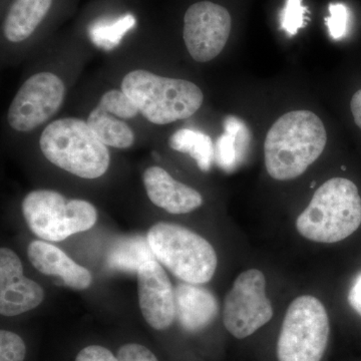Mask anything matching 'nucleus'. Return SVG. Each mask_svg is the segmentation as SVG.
Returning a JSON list of instances; mask_svg holds the SVG:
<instances>
[{"instance_id":"nucleus-20","label":"nucleus","mask_w":361,"mask_h":361,"mask_svg":"<svg viewBox=\"0 0 361 361\" xmlns=\"http://www.w3.org/2000/svg\"><path fill=\"white\" fill-rule=\"evenodd\" d=\"M171 149L189 154L203 172H208L215 161V146L212 139L200 130L180 129L169 140Z\"/></svg>"},{"instance_id":"nucleus-16","label":"nucleus","mask_w":361,"mask_h":361,"mask_svg":"<svg viewBox=\"0 0 361 361\" xmlns=\"http://www.w3.org/2000/svg\"><path fill=\"white\" fill-rule=\"evenodd\" d=\"M52 0H14L4 21V35L9 42H20L30 37L44 20Z\"/></svg>"},{"instance_id":"nucleus-15","label":"nucleus","mask_w":361,"mask_h":361,"mask_svg":"<svg viewBox=\"0 0 361 361\" xmlns=\"http://www.w3.org/2000/svg\"><path fill=\"white\" fill-rule=\"evenodd\" d=\"M198 285L183 282L175 289L176 319L189 334L207 329L219 313L217 298L212 292Z\"/></svg>"},{"instance_id":"nucleus-23","label":"nucleus","mask_w":361,"mask_h":361,"mask_svg":"<svg viewBox=\"0 0 361 361\" xmlns=\"http://www.w3.org/2000/svg\"><path fill=\"white\" fill-rule=\"evenodd\" d=\"M303 0H287L281 16V28L293 37L305 25V14L307 9L303 6Z\"/></svg>"},{"instance_id":"nucleus-13","label":"nucleus","mask_w":361,"mask_h":361,"mask_svg":"<svg viewBox=\"0 0 361 361\" xmlns=\"http://www.w3.org/2000/svg\"><path fill=\"white\" fill-rule=\"evenodd\" d=\"M142 180L152 203L169 213H190L203 204V197L197 190L178 182L157 166L145 171Z\"/></svg>"},{"instance_id":"nucleus-18","label":"nucleus","mask_w":361,"mask_h":361,"mask_svg":"<svg viewBox=\"0 0 361 361\" xmlns=\"http://www.w3.org/2000/svg\"><path fill=\"white\" fill-rule=\"evenodd\" d=\"M157 260L149 247L148 238L135 236L123 237L118 240L110 249L106 257V265L116 272L135 273L142 265Z\"/></svg>"},{"instance_id":"nucleus-26","label":"nucleus","mask_w":361,"mask_h":361,"mask_svg":"<svg viewBox=\"0 0 361 361\" xmlns=\"http://www.w3.org/2000/svg\"><path fill=\"white\" fill-rule=\"evenodd\" d=\"M118 361H159L156 355L146 346L137 343H128L118 349Z\"/></svg>"},{"instance_id":"nucleus-1","label":"nucleus","mask_w":361,"mask_h":361,"mask_svg":"<svg viewBox=\"0 0 361 361\" xmlns=\"http://www.w3.org/2000/svg\"><path fill=\"white\" fill-rule=\"evenodd\" d=\"M326 142V130L314 113L289 111L273 123L266 135V170L275 180L296 179L322 156Z\"/></svg>"},{"instance_id":"nucleus-3","label":"nucleus","mask_w":361,"mask_h":361,"mask_svg":"<svg viewBox=\"0 0 361 361\" xmlns=\"http://www.w3.org/2000/svg\"><path fill=\"white\" fill-rule=\"evenodd\" d=\"M129 96L149 122L168 125L186 120L201 108L204 94L198 85L186 80L160 77L151 71H130L122 82Z\"/></svg>"},{"instance_id":"nucleus-12","label":"nucleus","mask_w":361,"mask_h":361,"mask_svg":"<svg viewBox=\"0 0 361 361\" xmlns=\"http://www.w3.org/2000/svg\"><path fill=\"white\" fill-rule=\"evenodd\" d=\"M44 291L37 282L23 275L20 257L8 248L0 250V313L23 314L44 301Z\"/></svg>"},{"instance_id":"nucleus-25","label":"nucleus","mask_w":361,"mask_h":361,"mask_svg":"<svg viewBox=\"0 0 361 361\" xmlns=\"http://www.w3.org/2000/svg\"><path fill=\"white\" fill-rule=\"evenodd\" d=\"M330 16L326 18V25L330 37L339 39L345 35L348 25V9L342 4H332L329 6Z\"/></svg>"},{"instance_id":"nucleus-21","label":"nucleus","mask_w":361,"mask_h":361,"mask_svg":"<svg viewBox=\"0 0 361 361\" xmlns=\"http://www.w3.org/2000/svg\"><path fill=\"white\" fill-rule=\"evenodd\" d=\"M135 25L133 14H126L116 20H99L90 26V39L97 47L109 51L118 47L126 33Z\"/></svg>"},{"instance_id":"nucleus-4","label":"nucleus","mask_w":361,"mask_h":361,"mask_svg":"<svg viewBox=\"0 0 361 361\" xmlns=\"http://www.w3.org/2000/svg\"><path fill=\"white\" fill-rule=\"evenodd\" d=\"M39 146L45 158L56 167L84 179L102 177L110 167V152L87 122L65 118L49 123Z\"/></svg>"},{"instance_id":"nucleus-28","label":"nucleus","mask_w":361,"mask_h":361,"mask_svg":"<svg viewBox=\"0 0 361 361\" xmlns=\"http://www.w3.org/2000/svg\"><path fill=\"white\" fill-rule=\"evenodd\" d=\"M348 301L351 307H353L358 314L361 315V276L358 277L355 283L353 284V288L350 289L348 295Z\"/></svg>"},{"instance_id":"nucleus-2","label":"nucleus","mask_w":361,"mask_h":361,"mask_svg":"<svg viewBox=\"0 0 361 361\" xmlns=\"http://www.w3.org/2000/svg\"><path fill=\"white\" fill-rule=\"evenodd\" d=\"M361 224V198L353 180L332 178L318 188L296 220L301 236L317 243H337Z\"/></svg>"},{"instance_id":"nucleus-6","label":"nucleus","mask_w":361,"mask_h":361,"mask_svg":"<svg viewBox=\"0 0 361 361\" xmlns=\"http://www.w3.org/2000/svg\"><path fill=\"white\" fill-rule=\"evenodd\" d=\"M330 334L329 314L314 296L297 297L289 305L277 341L278 361H320Z\"/></svg>"},{"instance_id":"nucleus-29","label":"nucleus","mask_w":361,"mask_h":361,"mask_svg":"<svg viewBox=\"0 0 361 361\" xmlns=\"http://www.w3.org/2000/svg\"><path fill=\"white\" fill-rule=\"evenodd\" d=\"M351 113L357 127L361 130V89L353 94L350 103Z\"/></svg>"},{"instance_id":"nucleus-22","label":"nucleus","mask_w":361,"mask_h":361,"mask_svg":"<svg viewBox=\"0 0 361 361\" xmlns=\"http://www.w3.org/2000/svg\"><path fill=\"white\" fill-rule=\"evenodd\" d=\"M99 106L122 120L135 118L140 113L132 99L123 90H111L104 92L99 99Z\"/></svg>"},{"instance_id":"nucleus-19","label":"nucleus","mask_w":361,"mask_h":361,"mask_svg":"<svg viewBox=\"0 0 361 361\" xmlns=\"http://www.w3.org/2000/svg\"><path fill=\"white\" fill-rule=\"evenodd\" d=\"M87 123L97 139L106 146L128 149L134 144L135 134L129 126L99 104L90 111Z\"/></svg>"},{"instance_id":"nucleus-24","label":"nucleus","mask_w":361,"mask_h":361,"mask_svg":"<svg viewBox=\"0 0 361 361\" xmlns=\"http://www.w3.org/2000/svg\"><path fill=\"white\" fill-rule=\"evenodd\" d=\"M26 355L25 341L8 330L0 331V361H23Z\"/></svg>"},{"instance_id":"nucleus-11","label":"nucleus","mask_w":361,"mask_h":361,"mask_svg":"<svg viewBox=\"0 0 361 361\" xmlns=\"http://www.w3.org/2000/svg\"><path fill=\"white\" fill-rule=\"evenodd\" d=\"M140 308L145 320L157 330L168 329L176 319L175 289L157 260L142 266L137 273Z\"/></svg>"},{"instance_id":"nucleus-10","label":"nucleus","mask_w":361,"mask_h":361,"mask_svg":"<svg viewBox=\"0 0 361 361\" xmlns=\"http://www.w3.org/2000/svg\"><path fill=\"white\" fill-rule=\"evenodd\" d=\"M231 32V16L225 7L210 1L197 2L184 16L185 44L198 63H208L224 49Z\"/></svg>"},{"instance_id":"nucleus-14","label":"nucleus","mask_w":361,"mask_h":361,"mask_svg":"<svg viewBox=\"0 0 361 361\" xmlns=\"http://www.w3.org/2000/svg\"><path fill=\"white\" fill-rule=\"evenodd\" d=\"M27 255L35 269L47 276L56 278L66 287L84 290L92 284V274L87 268L77 264L65 252L47 242H32L28 245Z\"/></svg>"},{"instance_id":"nucleus-27","label":"nucleus","mask_w":361,"mask_h":361,"mask_svg":"<svg viewBox=\"0 0 361 361\" xmlns=\"http://www.w3.org/2000/svg\"><path fill=\"white\" fill-rule=\"evenodd\" d=\"M75 361H118L108 348L101 345H90L78 353Z\"/></svg>"},{"instance_id":"nucleus-7","label":"nucleus","mask_w":361,"mask_h":361,"mask_svg":"<svg viewBox=\"0 0 361 361\" xmlns=\"http://www.w3.org/2000/svg\"><path fill=\"white\" fill-rule=\"evenodd\" d=\"M28 227L45 241H63L71 235L87 231L97 219L96 208L85 200H66L52 190L30 192L23 201Z\"/></svg>"},{"instance_id":"nucleus-9","label":"nucleus","mask_w":361,"mask_h":361,"mask_svg":"<svg viewBox=\"0 0 361 361\" xmlns=\"http://www.w3.org/2000/svg\"><path fill=\"white\" fill-rule=\"evenodd\" d=\"M65 94V84L58 75L47 71L35 73L21 85L9 106V126L18 132L37 129L56 115Z\"/></svg>"},{"instance_id":"nucleus-8","label":"nucleus","mask_w":361,"mask_h":361,"mask_svg":"<svg viewBox=\"0 0 361 361\" xmlns=\"http://www.w3.org/2000/svg\"><path fill=\"white\" fill-rule=\"evenodd\" d=\"M273 308L266 295V278L258 269L241 273L225 297L223 322L238 339L255 334L272 319Z\"/></svg>"},{"instance_id":"nucleus-17","label":"nucleus","mask_w":361,"mask_h":361,"mask_svg":"<svg viewBox=\"0 0 361 361\" xmlns=\"http://www.w3.org/2000/svg\"><path fill=\"white\" fill-rule=\"evenodd\" d=\"M224 134L220 135L215 146V161L226 172H232L243 161L250 145L251 133L246 123L234 116H226Z\"/></svg>"},{"instance_id":"nucleus-5","label":"nucleus","mask_w":361,"mask_h":361,"mask_svg":"<svg viewBox=\"0 0 361 361\" xmlns=\"http://www.w3.org/2000/svg\"><path fill=\"white\" fill-rule=\"evenodd\" d=\"M147 238L157 261L182 281L204 284L212 279L217 254L200 235L183 226L160 222L149 230Z\"/></svg>"}]
</instances>
